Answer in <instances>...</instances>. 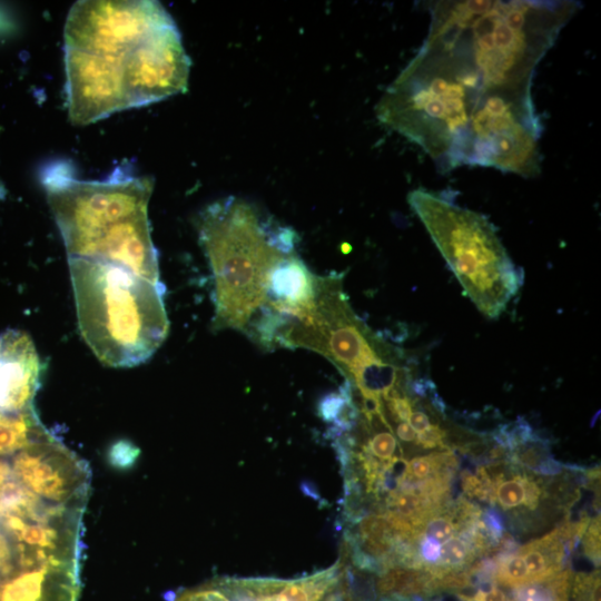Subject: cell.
Listing matches in <instances>:
<instances>
[{
	"label": "cell",
	"instance_id": "obj_1",
	"mask_svg": "<svg viewBox=\"0 0 601 601\" xmlns=\"http://www.w3.org/2000/svg\"><path fill=\"white\" fill-rule=\"evenodd\" d=\"M579 9L575 1H436L422 47L386 88L378 120L440 171L481 166L540 173L535 68Z\"/></svg>",
	"mask_w": 601,
	"mask_h": 601
},
{
	"label": "cell",
	"instance_id": "obj_2",
	"mask_svg": "<svg viewBox=\"0 0 601 601\" xmlns=\"http://www.w3.org/2000/svg\"><path fill=\"white\" fill-rule=\"evenodd\" d=\"M91 472L32 406L0 412V601H77Z\"/></svg>",
	"mask_w": 601,
	"mask_h": 601
},
{
	"label": "cell",
	"instance_id": "obj_3",
	"mask_svg": "<svg viewBox=\"0 0 601 601\" xmlns=\"http://www.w3.org/2000/svg\"><path fill=\"white\" fill-rule=\"evenodd\" d=\"M69 120L85 126L186 90L190 59L158 1L85 0L65 24Z\"/></svg>",
	"mask_w": 601,
	"mask_h": 601
},
{
	"label": "cell",
	"instance_id": "obj_4",
	"mask_svg": "<svg viewBox=\"0 0 601 601\" xmlns=\"http://www.w3.org/2000/svg\"><path fill=\"white\" fill-rule=\"evenodd\" d=\"M68 258L106 262L160 283L148 204L154 179L122 167L101 180H80L65 165L41 176Z\"/></svg>",
	"mask_w": 601,
	"mask_h": 601
},
{
	"label": "cell",
	"instance_id": "obj_5",
	"mask_svg": "<svg viewBox=\"0 0 601 601\" xmlns=\"http://www.w3.org/2000/svg\"><path fill=\"white\" fill-rule=\"evenodd\" d=\"M196 226L213 274L211 326L250 339L266 314L273 272L296 253L298 235L236 197L208 205Z\"/></svg>",
	"mask_w": 601,
	"mask_h": 601
},
{
	"label": "cell",
	"instance_id": "obj_6",
	"mask_svg": "<svg viewBox=\"0 0 601 601\" xmlns=\"http://www.w3.org/2000/svg\"><path fill=\"white\" fill-rule=\"evenodd\" d=\"M68 263L78 327L97 358L111 367L147 361L169 329L165 286L106 262Z\"/></svg>",
	"mask_w": 601,
	"mask_h": 601
},
{
	"label": "cell",
	"instance_id": "obj_7",
	"mask_svg": "<svg viewBox=\"0 0 601 601\" xmlns=\"http://www.w3.org/2000/svg\"><path fill=\"white\" fill-rule=\"evenodd\" d=\"M464 294L489 318L499 317L520 290L524 274L509 256L495 227L482 214L425 188L407 196Z\"/></svg>",
	"mask_w": 601,
	"mask_h": 601
},
{
	"label": "cell",
	"instance_id": "obj_8",
	"mask_svg": "<svg viewBox=\"0 0 601 601\" xmlns=\"http://www.w3.org/2000/svg\"><path fill=\"white\" fill-rule=\"evenodd\" d=\"M343 278V273L318 276L312 318L292 333L288 348L314 351L332 362L345 381H353L367 367L396 356L401 348L374 334L354 313Z\"/></svg>",
	"mask_w": 601,
	"mask_h": 601
},
{
	"label": "cell",
	"instance_id": "obj_9",
	"mask_svg": "<svg viewBox=\"0 0 601 601\" xmlns=\"http://www.w3.org/2000/svg\"><path fill=\"white\" fill-rule=\"evenodd\" d=\"M170 601H343L337 562L294 578L221 577L174 593Z\"/></svg>",
	"mask_w": 601,
	"mask_h": 601
},
{
	"label": "cell",
	"instance_id": "obj_10",
	"mask_svg": "<svg viewBox=\"0 0 601 601\" xmlns=\"http://www.w3.org/2000/svg\"><path fill=\"white\" fill-rule=\"evenodd\" d=\"M41 364L30 337L9 329L0 336V412L33 405Z\"/></svg>",
	"mask_w": 601,
	"mask_h": 601
},
{
	"label": "cell",
	"instance_id": "obj_11",
	"mask_svg": "<svg viewBox=\"0 0 601 601\" xmlns=\"http://www.w3.org/2000/svg\"><path fill=\"white\" fill-rule=\"evenodd\" d=\"M518 553L525 562L530 583L541 582L555 575L565 569L570 556L555 529L520 546Z\"/></svg>",
	"mask_w": 601,
	"mask_h": 601
},
{
	"label": "cell",
	"instance_id": "obj_12",
	"mask_svg": "<svg viewBox=\"0 0 601 601\" xmlns=\"http://www.w3.org/2000/svg\"><path fill=\"white\" fill-rule=\"evenodd\" d=\"M540 497L538 480L522 469L495 486V503L503 511L518 510L521 506L522 510L535 511Z\"/></svg>",
	"mask_w": 601,
	"mask_h": 601
},
{
	"label": "cell",
	"instance_id": "obj_13",
	"mask_svg": "<svg viewBox=\"0 0 601 601\" xmlns=\"http://www.w3.org/2000/svg\"><path fill=\"white\" fill-rule=\"evenodd\" d=\"M572 570L565 568L550 579L513 589L512 601H569Z\"/></svg>",
	"mask_w": 601,
	"mask_h": 601
},
{
	"label": "cell",
	"instance_id": "obj_14",
	"mask_svg": "<svg viewBox=\"0 0 601 601\" xmlns=\"http://www.w3.org/2000/svg\"><path fill=\"white\" fill-rule=\"evenodd\" d=\"M552 457L550 442L535 431L525 440L513 445L510 451L511 463L535 474Z\"/></svg>",
	"mask_w": 601,
	"mask_h": 601
},
{
	"label": "cell",
	"instance_id": "obj_15",
	"mask_svg": "<svg viewBox=\"0 0 601 601\" xmlns=\"http://www.w3.org/2000/svg\"><path fill=\"white\" fill-rule=\"evenodd\" d=\"M476 558L474 550L456 535L442 543L440 558L433 565L443 568L446 571H460L469 568L476 561Z\"/></svg>",
	"mask_w": 601,
	"mask_h": 601
},
{
	"label": "cell",
	"instance_id": "obj_16",
	"mask_svg": "<svg viewBox=\"0 0 601 601\" xmlns=\"http://www.w3.org/2000/svg\"><path fill=\"white\" fill-rule=\"evenodd\" d=\"M492 558L496 561V583L511 589L530 583L525 562L518 552L506 556Z\"/></svg>",
	"mask_w": 601,
	"mask_h": 601
},
{
	"label": "cell",
	"instance_id": "obj_17",
	"mask_svg": "<svg viewBox=\"0 0 601 601\" xmlns=\"http://www.w3.org/2000/svg\"><path fill=\"white\" fill-rule=\"evenodd\" d=\"M569 601H600V571L575 574L572 578Z\"/></svg>",
	"mask_w": 601,
	"mask_h": 601
},
{
	"label": "cell",
	"instance_id": "obj_18",
	"mask_svg": "<svg viewBox=\"0 0 601 601\" xmlns=\"http://www.w3.org/2000/svg\"><path fill=\"white\" fill-rule=\"evenodd\" d=\"M447 508L445 511L434 515L426 522L424 536L431 538L439 543H444L453 538V535L457 534V528L449 513Z\"/></svg>",
	"mask_w": 601,
	"mask_h": 601
},
{
	"label": "cell",
	"instance_id": "obj_19",
	"mask_svg": "<svg viewBox=\"0 0 601 601\" xmlns=\"http://www.w3.org/2000/svg\"><path fill=\"white\" fill-rule=\"evenodd\" d=\"M600 515L591 519L583 535V553L595 566L600 565Z\"/></svg>",
	"mask_w": 601,
	"mask_h": 601
},
{
	"label": "cell",
	"instance_id": "obj_20",
	"mask_svg": "<svg viewBox=\"0 0 601 601\" xmlns=\"http://www.w3.org/2000/svg\"><path fill=\"white\" fill-rule=\"evenodd\" d=\"M481 519L490 539L497 548L499 542L504 533V522L502 520V516L496 509L491 506L483 510Z\"/></svg>",
	"mask_w": 601,
	"mask_h": 601
},
{
	"label": "cell",
	"instance_id": "obj_21",
	"mask_svg": "<svg viewBox=\"0 0 601 601\" xmlns=\"http://www.w3.org/2000/svg\"><path fill=\"white\" fill-rule=\"evenodd\" d=\"M418 551L425 565L434 564L440 558L441 545L435 540L424 536L418 543Z\"/></svg>",
	"mask_w": 601,
	"mask_h": 601
},
{
	"label": "cell",
	"instance_id": "obj_22",
	"mask_svg": "<svg viewBox=\"0 0 601 601\" xmlns=\"http://www.w3.org/2000/svg\"><path fill=\"white\" fill-rule=\"evenodd\" d=\"M506 594L497 587H494L492 590L484 592L482 601H506Z\"/></svg>",
	"mask_w": 601,
	"mask_h": 601
},
{
	"label": "cell",
	"instance_id": "obj_23",
	"mask_svg": "<svg viewBox=\"0 0 601 601\" xmlns=\"http://www.w3.org/2000/svg\"><path fill=\"white\" fill-rule=\"evenodd\" d=\"M9 28H10V22L7 20L3 13L0 12V32H3L4 30H8Z\"/></svg>",
	"mask_w": 601,
	"mask_h": 601
},
{
	"label": "cell",
	"instance_id": "obj_24",
	"mask_svg": "<svg viewBox=\"0 0 601 601\" xmlns=\"http://www.w3.org/2000/svg\"><path fill=\"white\" fill-rule=\"evenodd\" d=\"M506 601H512V600H509V599H508Z\"/></svg>",
	"mask_w": 601,
	"mask_h": 601
}]
</instances>
